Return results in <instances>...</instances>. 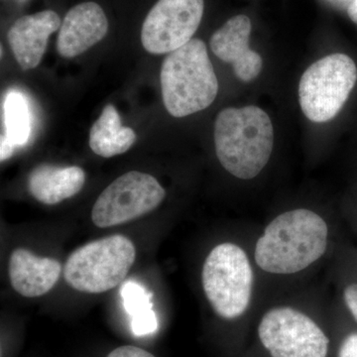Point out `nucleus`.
<instances>
[{"mask_svg": "<svg viewBox=\"0 0 357 357\" xmlns=\"http://www.w3.org/2000/svg\"><path fill=\"white\" fill-rule=\"evenodd\" d=\"M328 223L307 208L281 213L267 225L255 245V259L263 271L290 275L303 271L325 255Z\"/></svg>", "mask_w": 357, "mask_h": 357, "instance_id": "1", "label": "nucleus"}, {"mask_svg": "<svg viewBox=\"0 0 357 357\" xmlns=\"http://www.w3.org/2000/svg\"><path fill=\"white\" fill-rule=\"evenodd\" d=\"M215 145L218 161L227 172L251 180L262 172L271 157L273 124L260 107H229L215 119Z\"/></svg>", "mask_w": 357, "mask_h": 357, "instance_id": "2", "label": "nucleus"}, {"mask_svg": "<svg viewBox=\"0 0 357 357\" xmlns=\"http://www.w3.org/2000/svg\"><path fill=\"white\" fill-rule=\"evenodd\" d=\"M162 98L167 112L185 117L208 109L218 93V81L206 44L192 39L171 52L160 73Z\"/></svg>", "mask_w": 357, "mask_h": 357, "instance_id": "3", "label": "nucleus"}, {"mask_svg": "<svg viewBox=\"0 0 357 357\" xmlns=\"http://www.w3.org/2000/svg\"><path fill=\"white\" fill-rule=\"evenodd\" d=\"M135 258V246L126 236L114 234L96 239L69 256L65 280L79 292H107L123 282Z\"/></svg>", "mask_w": 357, "mask_h": 357, "instance_id": "4", "label": "nucleus"}, {"mask_svg": "<svg viewBox=\"0 0 357 357\" xmlns=\"http://www.w3.org/2000/svg\"><path fill=\"white\" fill-rule=\"evenodd\" d=\"M202 283L218 316L229 321L243 316L253 288L252 267L245 251L237 244H218L204 260Z\"/></svg>", "mask_w": 357, "mask_h": 357, "instance_id": "5", "label": "nucleus"}, {"mask_svg": "<svg viewBox=\"0 0 357 357\" xmlns=\"http://www.w3.org/2000/svg\"><path fill=\"white\" fill-rule=\"evenodd\" d=\"M357 81L356 63L337 53L310 66L299 84L301 109L312 122L332 121L342 110Z\"/></svg>", "mask_w": 357, "mask_h": 357, "instance_id": "6", "label": "nucleus"}, {"mask_svg": "<svg viewBox=\"0 0 357 357\" xmlns=\"http://www.w3.org/2000/svg\"><path fill=\"white\" fill-rule=\"evenodd\" d=\"M258 337L271 357H328L330 340L307 314L291 307L265 312Z\"/></svg>", "mask_w": 357, "mask_h": 357, "instance_id": "7", "label": "nucleus"}, {"mask_svg": "<svg viewBox=\"0 0 357 357\" xmlns=\"http://www.w3.org/2000/svg\"><path fill=\"white\" fill-rule=\"evenodd\" d=\"M165 197V190L153 176L132 171L117 178L100 195L91 220L100 229L131 222L151 213Z\"/></svg>", "mask_w": 357, "mask_h": 357, "instance_id": "8", "label": "nucleus"}, {"mask_svg": "<svg viewBox=\"0 0 357 357\" xmlns=\"http://www.w3.org/2000/svg\"><path fill=\"white\" fill-rule=\"evenodd\" d=\"M204 8V0H158L141 30L145 50L162 55L191 41L201 24Z\"/></svg>", "mask_w": 357, "mask_h": 357, "instance_id": "9", "label": "nucleus"}, {"mask_svg": "<svg viewBox=\"0 0 357 357\" xmlns=\"http://www.w3.org/2000/svg\"><path fill=\"white\" fill-rule=\"evenodd\" d=\"M251 30L248 16L241 14L227 20L211 38L213 53L231 65L236 76L244 83L259 76L263 67L261 56L249 48Z\"/></svg>", "mask_w": 357, "mask_h": 357, "instance_id": "10", "label": "nucleus"}, {"mask_svg": "<svg viewBox=\"0 0 357 357\" xmlns=\"http://www.w3.org/2000/svg\"><path fill=\"white\" fill-rule=\"evenodd\" d=\"M109 20L96 2H84L66 14L57 39V51L63 58H75L105 38Z\"/></svg>", "mask_w": 357, "mask_h": 357, "instance_id": "11", "label": "nucleus"}, {"mask_svg": "<svg viewBox=\"0 0 357 357\" xmlns=\"http://www.w3.org/2000/svg\"><path fill=\"white\" fill-rule=\"evenodd\" d=\"M61 25L60 17L53 10L22 16L13 23L7 39L21 69L29 70L38 67L46 52L49 36Z\"/></svg>", "mask_w": 357, "mask_h": 357, "instance_id": "12", "label": "nucleus"}, {"mask_svg": "<svg viewBox=\"0 0 357 357\" xmlns=\"http://www.w3.org/2000/svg\"><path fill=\"white\" fill-rule=\"evenodd\" d=\"M62 266L51 257H39L25 248H17L9 259V279L15 292L36 298L51 291L60 278Z\"/></svg>", "mask_w": 357, "mask_h": 357, "instance_id": "13", "label": "nucleus"}, {"mask_svg": "<svg viewBox=\"0 0 357 357\" xmlns=\"http://www.w3.org/2000/svg\"><path fill=\"white\" fill-rule=\"evenodd\" d=\"M86 173L77 166L42 164L28 176V191L41 204L53 206L76 196L83 189Z\"/></svg>", "mask_w": 357, "mask_h": 357, "instance_id": "14", "label": "nucleus"}, {"mask_svg": "<svg viewBox=\"0 0 357 357\" xmlns=\"http://www.w3.org/2000/svg\"><path fill=\"white\" fill-rule=\"evenodd\" d=\"M136 141L132 128H123L114 105H107L89 132V147L103 158H112L128 152Z\"/></svg>", "mask_w": 357, "mask_h": 357, "instance_id": "15", "label": "nucleus"}, {"mask_svg": "<svg viewBox=\"0 0 357 357\" xmlns=\"http://www.w3.org/2000/svg\"><path fill=\"white\" fill-rule=\"evenodd\" d=\"M3 121L7 139L16 147L24 146L32 131V112L28 98L20 91L11 89L3 100Z\"/></svg>", "mask_w": 357, "mask_h": 357, "instance_id": "16", "label": "nucleus"}, {"mask_svg": "<svg viewBox=\"0 0 357 357\" xmlns=\"http://www.w3.org/2000/svg\"><path fill=\"white\" fill-rule=\"evenodd\" d=\"M122 304L131 319L154 312L152 294L135 281H128L121 288Z\"/></svg>", "mask_w": 357, "mask_h": 357, "instance_id": "17", "label": "nucleus"}, {"mask_svg": "<svg viewBox=\"0 0 357 357\" xmlns=\"http://www.w3.org/2000/svg\"><path fill=\"white\" fill-rule=\"evenodd\" d=\"M157 328H158V321L155 312L139 318L131 319V330L136 337L151 335L156 332Z\"/></svg>", "mask_w": 357, "mask_h": 357, "instance_id": "18", "label": "nucleus"}, {"mask_svg": "<svg viewBox=\"0 0 357 357\" xmlns=\"http://www.w3.org/2000/svg\"><path fill=\"white\" fill-rule=\"evenodd\" d=\"M107 357H155L153 354L140 349V347H132V345H124L117 347L114 351L110 352Z\"/></svg>", "mask_w": 357, "mask_h": 357, "instance_id": "19", "label": "nucleus"}, {"mask_svg": "<svg viewBox=\"0 0 357 357\" xmlns=\"http://www.w3.org/2000/svg\"><path fill=\"white\" fill-rule=\"evenodd\" d=\"M344 300L345 306L357 321V283H351L344 288Z\"/></svg>", "mask_w": 357, "mask_h": 357, "instance_id": "20", "label": "nucleus"}, {"mask_svg": "<svg viewBox=\"0 0 357 357\" xmlns=\"http://www.w3.org/2000/svg\"><path fill=\"white\" fill-rule=\"evenodd\" d=\"M337 357H357V333H351L344 338Z\"/></svg>", "mask_w": 357, "mask_h": 357, "instance_id": "21", "label": "nucleus"}, {"mask_svg": "<svg viewBox=\"0 0 357 357\" xmlns=\"http://www.w3.org/2000/svg\"><path fill=\"white\" fill-rule=\"evenodd\" d=\"M15 149V145L10 140L7 139L6 136L2 134L1 141H0V160H1V162L6 161V160L10 158Z\"/></svg>", "mask_w": 357, "mask_h": 357, "instance_id": "22", "label": "nucleus"}, {"mask_svg": "<svg viewBox=\"0 0 357 357\" xmlns=\"http://www.w3.org/2000/svg\"><path fill=\"white\" fill-rule=\"evenodd\" d=\"M349 18L357 25V0H354L347 8Z\"/></svg>", "mask_w": 357, "mask_h": 357, "instance_id": "23", "label": "nucleus"}, {"mask_svg": "<svg viewBox=\"0 0 357 357\" xmlns=\"http://www.w3.org/2000/svg\"><path fill=\"white\" fill-rule=\"evenodd\" d=\"M18 1L23 2V1H25V0H18Z\"/></svg>", "mask_w": 357, "mask_h": 357, "instance_id": "24", "label": "nucleus"}]
</instances>
